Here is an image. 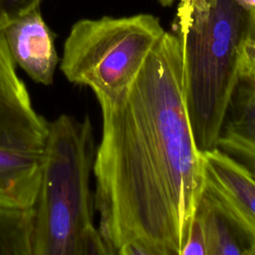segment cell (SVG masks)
<instances>
[{"label":"cell","instance_id":"cell-1","mask_svg":"<svg viewBox=\"0 0 255 255\" xmlns=\"http://www.w3.org/2000/svg\"><path fill=\"white\" fill-rule=\"evenodd\" d=\"M98 103L94 204L109 255H181L203 166L184 106L177 37L165 31L129 88Z\"/></svg>","mask_w":255,"mask_h":255},{"label":"cell","instance_id":"cell-2","mask_svg":"<svg viewBox=\"0 0 255 255\" xmlns=\"http://www.w3.org/2000/svg\"><path fill=\"white\" fill-rule=\"evenodd\" d=\"M171 32L181 50L190 129L202 153L217 147L244 45L255 37V0H179Z\"/></svg>","mask_w":255,"mask_h":255},{"label":"cell","instance_id":"cell-3","mask_svg":"<svg viewBox=\"0 0 255 255\" xmlns=\"http://www.w3.org/2000/svg\"><path fill=\"white\" fill-rule=\"evenodd\" d=\"M93 126L63 114L48 122L32 205V255H109L94 223Z\"/></svg>","mask_w":255,"mask_h":255},{"label":"cell","instance_id":"cell-4","mask_svg":"<svg viewBox=\"0 0 255 255\" xmlns=\"http://www.w3.org/2000/svg\"><path fill=\"white\" fill-rule=\"evenodd\" d=\"M164 32L159 19L145 13L81 19L65 40L60 69L97 100L115 99L133 83Z\"/></svg>","mask_w":255,"mask_h":255},{"label":"cell","instance_id":"cell-5","mask_svg":"<svg viewBox=\"0 0 255 255\" xmlns=\"http://www.w3.org/2000/svg\"><path fill=\"white\" fill-rule=\"evenodd\" d=\"M47 132L0 36V198L33 205Z\"/></svg>","mask_w":255,"mask_h":255},{"label":"cell","instance_id":"cell-6","mask_svg":"<svg viewBox=\"0 0 255 255\" xmlns=\"http://www.w3.org/2000/svg\"><path fill=\"white\" fill-rule=\"evenodd\" d=\"M202 193L223 213L255 255V177L218 148L201 153Z\"/></svg>","mask_w":255,"mask_h":255},{"label":"cell","instance_id":"cell-7","mask_svg":"<svg viewBox=\"0 0 255 255\" xmlns=\"http://www.w3.org/2000/svg\"><path fill=\"white\" fill-rule=\"evenodd\" d=\"M0 36L15 65L35 83L50 86L54 82L60 59L54 34L40 7L7 23L0 30Z\"/></svg>","mask_w":255,"mask_h":255},{"label":"cell","instance_id":"cell-8","mask_svg":"<svg viewBox=\"0 0 255 255\" xmlns=\"http://www.w3.org/2000/svg\"><path fill=\"white\" fill-rule=\"evenodd\" d=\"M216 148L255 177V81L245 74H240Z\"/></svg>","mask_w":255,"mask_h":255},{"label":"cell","instance_id":"cell-9","mask_svg":"<svg viewBox=\"0 0 255 255\" xmlns=\"http://www.w3.org/2000/svg\"><path fill=\"white\" fill-rule=\"evenodd\" d=\"M193 217L200 224L206 255H250L248 246L234 226L203 193Z\"/></svg>","mask_w":255,"mask_h":255},{"label":"cell","instance_id":"cell-10","mask_svg":"<svg viewBox=\"0 0 255 255\" xmlns=\"http://www.w3.org/2000/svg\"><path fill=\"white\" fill-rule=\"evenodd\" d=\"M33 208L0 198V255H32Z\"/></svg>","mask_w":255,"mask_h":255},{"label":"cell","instance_id":"cell-11","mask_svg":"<svg viewBox=\"0 0 255 255\" xmlns=\"http://www.w3.org/2000/svg\"><path fill=\"white\" fill-rule=\"evenodd\" d=\"M41 2L42 0H0V30L7 23L40 7Z\"/></svg>","mask_w":255,"mask_h":255},{"label":"cell","instance_id":"cell-12","mask_svg":"<svg viewBox=\"0 0 255 255\" xmlns=\"http://www.w3.org/2000/svg\"><path fill=\"white\" fill-rule=\"evenodd\" d=\"M255 81V37L249 39L243 48L241 58V72Z\"/></svg>","mask_w":255,"mask_h":255},{"label":"cell","instance_id":"cell-13","mask_svg":"<svg viewBox=\"0 0 255 255\" xmlns=\"http://www.w3.org/2000/svg\"><path fill=\"white\" fill-rule=\"evenodd\" d=\"M176 0H158V2L162 5V6H170L172 5Z\"/></svg>","mask_w":255,"mask_h":255}]
</instances>
